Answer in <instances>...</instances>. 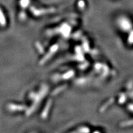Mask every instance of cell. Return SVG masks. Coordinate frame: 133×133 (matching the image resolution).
I'll return each instance as SVG.
<instances>
[{
  "mask_svg": "<svg viewBox=\"0 0 133 133\" xmlns=\"http://www.w3.org/2000/svg\"><path fill=\"white\" fill-rule=\"evenodd\" d=\"M52 53H51V54H49V55H49V57H50V56H51V55H52ZM47 57H46V58H45V59H44V60H43V61H44V62H45V61H46V60H47Z\"/></svg>",
  "mask_w": 133,
  "mask_h": 133,
  "instance_id": "5",
  "label": "cell"
},
{
  "mask_svg": "<svg viewBox=\"0 0 133 133\" xmlns=\"http://www.w3.org/2000/svg\"><path fill=\"white\" fill-rule=\"evenodd\" d=\"M9 109L11 110H22L25 109V107L23 106H16V105H9L8 106Z\"/></svg>",
  "mask_w": 133,
  "mask_h": 133,
  "instance_id": "1",
  "label": "cell"
},
{
  "mask_svg": "<svg viewBox=\"0 0 133 133\" xmlns=\"http://www.w3.org/2000/svg\"><path fill=\"white\" fill-rule=\"evenodd\" d=\"M36 46H37V48L38 49V51H39V52H40L41 53H43V47L41 46V45L40 44H39L38 43H36Z\"/></svg>",
  "mask_w": 133,
  "mask_h": 133,
  "instance_id": "4",
  "label": "cell"
},
{
  "mask_svg": "<svg viewBox=\"0 0 133 133\" xmlns=\"http://www.w3.org/2000/svg\"><path fill=\"white\" fill-rule=\"evenodd\" d=\"M51 101H49V102L47 103V105L46 106V109H45V110H44V112H43V114H42L43 118H45V117H46V115H47V112H48V110H49V108L51 106Z\"/></svg>",
  "mask_w": 133,
  "mask_h": 133,
  "instance_id": "2",
  "label": "cell"
},
{
  "mask_svg": "<svg viewBox=\"0 0 133 133\" xmlns=\"http://www.w3.org/2000/svg\"><path fill=\"white\" fill-rule=\"evenodd\" d=\"M0 23L2 25H4V24L6 23V20H5L3 14L1 12V9H0Z\"/></svg>",
  "mask_w": 133,
  "mask_h": 133,
  "instance_id": "3",
  "label": "cell"
}]
</instances>
